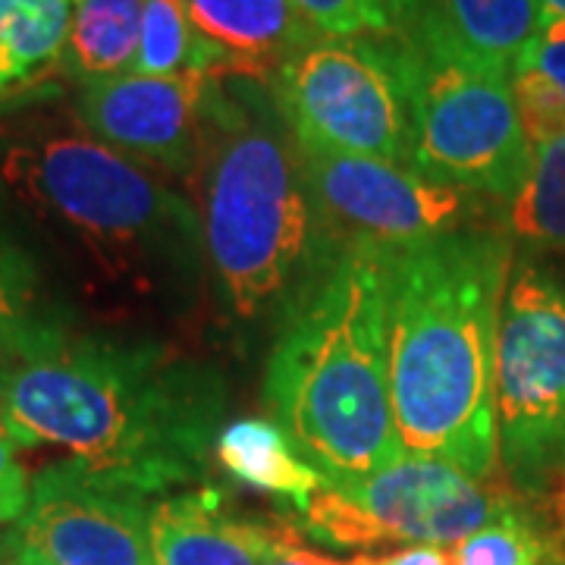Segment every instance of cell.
<instances>
[{
    "label": "cell",
    "mask_w": 565,
    "mask_h": 565,
    "mask_svg": "<svg viewBox=\"0 0 565 565\" xmlns=\"http://www.w3.org/2000/svg\"><path fill=\"white\" fill-rule=\"evenodd\" d=\"M0 180L70 226L110 270L192 233V211L151 167L120 154L79 117H32L0 141Z\"/></svg>",
    "instance_id": "obj_5"
},
{
    "label": "cell",
    "mask_w": 565,
    "mask_h": 565,
    "mask_svg": "<svg viewBox=\"0 0 565 565\" xmlns=\"http://www.w3.org/2000/svg\"><path fill=\"white\" fill-rule=\"evenodd\" d=\"M202 239L223 302L245 321L280 315L333 248L277 107H252L217 82L192 170Z\"/></svg>",
    "instance_id": "obj_4"
},
{
    "label": "cell",
    "mask_w": 565,
    "mask_h": 565,
    "mask_svg": "<svg viewBox=\"0 0 565 565\" xmlns=\"http://www.w3.org/2000/svg\"><path fill=\"white\" fill-rule=\"evenodd\" d=\"M73 0H0V107L63 70Z\"/></svg>",
    "instance_id": "obj_16"
},
{
    "label": "cell",
    "mask_w": 565,
    "mask_h": 565,
    "mask_svg": "<svg viewBox=\"0 0 565 565\" xmlns=\"http://www.w3.org/2000/svg\"><path fill=\"white\" fill-rule=\"evenodd\" d=\"M497 440L527 497L565 478V280L534 262L515 264L500 308Z\"/></svg>",
    "instance_id": "obj_8"
},
{
    "label": "cell",
    "mask_w": 565,
    "mask_h": 565,
    "mask_svg": "<svg viewBox=\"0 0 565 565\" xmlns=\"http://www.w3.org/2000/svg\"><path fill=\"white\" fill-rule=\"evenodd\" d=\"M148 519L145 493L63 459L32 481V503L17 525L20 563L154 565Z\"/></svg>",
    "instance_id": "obj_11"
},
{
    "label": "cell",
    "mask_w": 565,
    "mask_h": 565,
    "mask_svg": "<svg viewBox=\"0 0 565 565\" xmlns=\"http://www.w3.org/2000/svg\"><path fill=\"white\" fill-rule=\"evenodd\" d=\"M207 73L139 76L79 85L76 117L92 136L151 170L192 177L202 148L204 114L217 88Z\"/></svg>",
    "instance_id": "obj_12"
},
{
    "label": "cell",
    "mask_w": 565,
    "mask_h": 565,
    "mask_svg": "<svg viewBox=\"0 0 565 565\" xmlns=\"http://www.w3.org/2000/svg\"><path fill=\"white\" fill-rule=\"evenodd\" d=\"M264 399L289 440L345 487L405 456L386 362V248L337 243L277 315Z\"/></svg>",
    "instance_id": "obj_3"
},
{
    "label": "cell",
    "mask_w": 565,
    "mask_h": 565,
    "mask_svg": "<svg viewBox=\"0 0 565 565\" xmlns=\"http://www.w3.org/2000/svg\"><path fill=\"white\" fill-rule=\"evenodd\" d=\"M0 565H22L20 559H13V563H0Z\"/></svg>",
    "instance_id": "obj_30"
},
{
    "label": "cell",
    "mask_w": 565,
    "mask_h": 565,
    "mask_svg": "<svg viewBox=\"0 0 565 565\" xmlns=\"http://www.w3.org/2000/svg\"><path fill=\"white\" fill-rule=\"evenodd\" d=\"M32 270L20 252L0 243V345L17 343L29 330L41 327L32 315Z\"/></svg>",
    "instance_id": "obj_23"
},
{
    "label": "cell",
    "mask_w": 565,
    "mask_h": 565,
    "mask_svg": "<svg viewBox=\"0 0 565 565\" xmlns=\"http://www.w3.org/2000/svg\"><path fill=\"white\" fill-rule=\"evenodd\" d=\"M302 151L415 167L408 57L399 39H315L270 79Z\"/></svg>",
    "instance_id": "obj_6"
},
{
    "label": "cell",
    "mask_w": 565,
    "mask_h": 565,
    "mask_svg": "<svg viewBox=\"0 0 565 565\" xmlns=\"http://www.w3.org/2000/svg\"><path fill=\"white\" fill-rule=\"evenodd\" d=\"M267 565H343V559H330V556H321V553H311V550L299 546L296 537H289L280 546V553Z\"/></svg>",
    "instance_id": "obj_27"
},
{
    "label": "cell",
    "mask_w": 565,
    "mask_h": 565,
    "mask_svg": "<svg viewBox=\"0 0 565 565\" xmlns=\"http://www.w3.org/2000/svg\"><path fill=\"white\" fill-rule=\"evenodd\" d=\"M299 154L333 243L403 248L459 233L471 214L475 195L427 180L415 167L302 148Z\"/></svg>",
    "instance_id": "obj_10"
},
{
    "label": "cell",
    "mask_w": 565,
    "mask_h": 565,
    "mask_svg": "<svg viewBox=\"0 0 565 565\" xmlns=\"http://www.w3.org/2000/svg\"><path fill=\"white\" fill-rule=\"evenodd\" d=\"M512 248L505 233L459 230L386 248V362L405 452L493 478L497 337Z\"/></svg>",
    "instance_id": "obj_2"
},
{
    "label": "cell",
    "mask_w": 565,
    "mask_h": 565,
    "mask_svg": "<svg viewBox=\"0 0 565 565\" xmlns=\"http://www.w3.org/2000/svg\"><path fill=\"white\" fill-rule=\"evenodd\" d=\"M505 236L531 248H565V136L534 151L531 173L505 204Z\"/></svg>",
    "instance_id": "obj_19"
},
{
    "label": "cell",
    "mask_w": 565,
    "mask_h": 565,
    "mask_svg": "<svg viewBox=\"0 0 565 565\" xmlns=\"http://www.w3.org/2000/svg\"><path fill=\"white\" fill-rule=\"evenodd\" d=\"M214 456L230 478L264 493L282 497L299 512H305L311 497L327 484V478L315 465L299 459L302 452L296 449L280 424L262 422V418L226 424Z\"/></svg>",
    "instance_id": "obj_17"
},
{
    "label": "cell",
    "mask_w": 565,
    "mask_h": 565,
    "mask_svg": "<svg viewBox=\"0 0 565 565\" xmlns=\"http://www.w3.org/2000/svg\"><path fill=\"white\" fill-rule=\"evenodd\" d=\"M544 25L537 0H422L403 39H427L468 61L512 73Z\"/></svg>",
    "instance_id": "obj_15"
},
{
    "label": "cell",
    "mask_w": 565,
    "mask_h": 565,
    "mask_svg": "<svg viewBox=\"0 0 565 565\" xmlns=\"http://www.w3.org/2000/svg\"><path fill=\"white\" fill-rule=\"evenodd\" d=\"M519 500L434 456L399 462L355 484H323L305 505V527L333 546H456Z\"/></svg>",
    "instance_id": "obj_9"
},
{
    "label": "cell",
    "mask_w": 565,
    "mask_h": 565,
    "mask_svg": "<svg viewBox=\"0 0 565 565\" xmlns=\"http://www.w3.org/2000/svg\"><path fill=\"white\" fill-rule=\"evenodd\" d=\"M13 559H20V531L17 525L0 522V563H13Z\"/></svg>",
    "instance_id": "obj_28"
},
{
    "label": "cell",
    "mask_w": 565,
    "mask_h": 565,
    "mask_svg": "<svg viewBox=\"0 0 565 565\" xmlns=\"http://www.w3.org/2000/svg\"><path fill=\"white\" fill-rule=\"evenodd\" d=\"M541 17L546 20H565V0H537Z\"/></svg>",
    "instance_id": "obj_29"
},
{
    "label": "cell",
    "mask_w": 565,
    "mask_h": 565,
    "mask_svg": "<svg viewBox=\"0 0 565 565\" xmlns=\"http://www.w3.org/2000/svg\"><path fill=\"white\" fill-rule=\"evenodd\" d=\"M132 73L139 76L207 73L204 47L192 29L185 0H145L139 54L132 63Z\"/></svg>",
    "instance_id": "obj_20"
},
{
    "label": "cell",
    "mask_w": 565,
    "mask_h": 565,
    "mask_svg": "<svg viewBox=\"0 0 565 565\" xmlns=\"http://www.w3.org/2000/svg\"><path fill=\"white\" fill-rule=\"evenodd\" d=\"M408 57L415 170L465 195L509 204L534 161L512 102V73L427 39H399Z\"/></svg>",
    "instance_id": "obj_7"
},
{
    "label": "cell",
    "mask_w": 565,
    "mask_h": 565,
    "mask_svg": "<svg viewBox=\"0 0 565 565\" xmlns=\"http://www.w3.org/2000/svg\"><path fill=\"white\" fill-rule=\"evenodd\" d=\"M192 29L202 41L214 79L270 82L315 29L292 0H185Z\"/></svg>",
    "instance_id": "obj_13"
},
{
    "label": "cell",
    "mask_w": 565,
    "mask_h": 565,
    "mask_svg": "<svg viewBox=\"0 0 565 565\" xmlns=\"http://www.w3.org/2000/svg\"><path fill=\"white\" fill-rule=\"evenodd\" d=\"M318 39H403L422 0H292Z\"/></svg>",
    "instance_id": "obj_21"
},
{
    "label": "cell",
    "mask_w": 565,
    "mask_h": 565,
    "mask_svg": "<svg viewBox=\"0 0 565 565\" xmlns=\"http://www.w3.org/2000/svg\"><path fill=\"white\" fill-rule=\"evenodd\" d=\"M29 503H32V481L17 459V446L0 427V522L20 525Z\"/></svg>",
    "instance_id": "obj_24"
},
{
    "label": "cell",
    "mask_w": 565,
    "mask_h": 565,
    "mask_svg": "<svg viewBox=\"0 0 565 565\" xmlns=\"http://www.w3.org/2000/svg\"><path fill=\"white\" fill-rule=\"evenodd\" d=\"M223 412L221 374L161 343L41 323L0 345V427L13 446H54L145 497L202 478Z\"/></svg>",
    "instance_id": "obj_1"
},
{
    "label": "cell",
    "mask_w": 565,
    "mask_h": 565,
    "mask_svg": "<svg viewBox=\"0 0 565 565\" xmlns=\"http://www.w3.org/2000/svg\"><path fill=\"white\" fill-rule=\"evenodd\" d=\"M509 82H512V102H515V114H519L527 145L537 151L550 141L563 139L565 98L553 79L544 76L534 63L519 61Z\"/></svg>",
    "instance_id": "obj_22"
},
{
    "label": "cell",
    "mask_w": 565,
    "mask_h": 565,
    "mask_svg": "<svg viewBox=\"0 0 565 565\" xmlns=\"http://www.w3.org/2000/svg\"><path fill=\"white\" fill-rule=\"evenodd\" d=\"M289 537L296 534L223 512L214 490L158 500L148 519L154 565H267Z\"/></svg>",
    "instance_id": "obj_14"
},
{
    "label": "cell",
    "mask_w": 565,
    "mask_h": 565,
    "mask_svg": "<svg viewBox=\"0 0 565 565\" xmlns=\"http://www.w3.org/2000/svg\"><path fill=\"white\" fill-rule=\"evenodd\" d=\"M343 565H452V550L446 546H405L390 556H352L343 559Z\"/></svg>",
    "instance_id": "obj_26"
},
{
    "label": "cell",
    "mask_w": 565,
    "mask_h": 565,
    "mask_svg": "<svg viewBox=\"0 0 565 565\" xmlns=\"http://www.w3.org/2000/svg\"><path fill=\"white\" fill-rule=\"evenodd\" d=\"M522 61L534 63L565 98V20H546Z\"/></svg>",
    "instance_id": "obj_25"
},
{
    "label": "cell",
    "mask_w": 565,
    "mask_h": 565,
    "mask_svg": "<svg viewBox=\"0 0 565 565\" xmlns=\"http://www.w3.org/2000/svg\"><path fill=\"white\" fill-rule=\"evenodd\" d=\"M145 0H73L63 73L79 85L132 73Z\"/></svg>",
    "instance_id": "obj_18"
}]
</instances>
